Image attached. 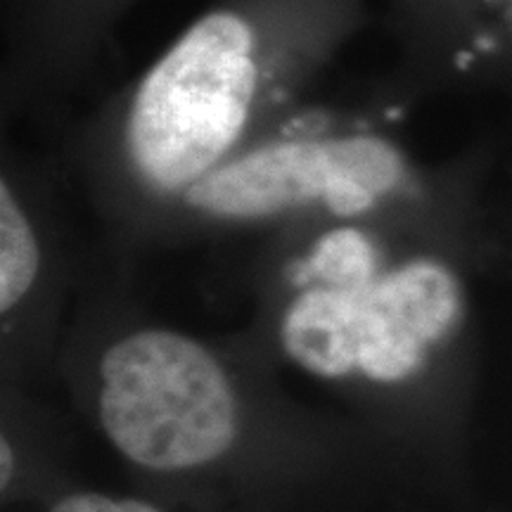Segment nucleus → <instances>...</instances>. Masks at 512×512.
I'll return each mask as SVG.
<instances>
[{
	"mask_svg": "<svg viewBox=\"0 0 512 512\" xmlns=\"http://www.w3.org/2000/svg\"><path fill=\"white\" fill-rule=\"evenodd\" d=\"M361 19V0H221L107 112L98 152L145 190L181 197L299 110Z\"/></svg>",
	"mask_w": 512,
	"mask_h": 512,
	"instance_id": "nucleus-1",
	"label": "nucleus"
},
{
	"mask_svg": "<svg viewBox=\"0 0 512 512\" xmlns=\"http://www.w3.org/2000/svg\"><path fill=\"white\" fill-rule=\"evenodd\" d=\"M425 192L427 171L392 126L294 110L181 200L202 214L235 221L306 207L356 219L394 197L420 200Z\"/></svg>",
	"mask_w": 512,
	"mask_h": 512,
	"instance_id": "nucleus-2",
	"label": "nucleus"
},
{
	"mask_svg": "<svg viewBox=\"0 0 512 512\" xmlns=\"http://www.w3.org/2000/svg\"><path fill=\"white\" fill-rule=\"evenodd\" d=\"M100 415L124 456L157 470L209 463L235 437V401L221 368L200 344L164 330L107 351Z\"/></svg>",
	"mask_w": 512,
	"mask_h": 512,
	"instance_id": "nucleus-3",
	"label": "nucleus"
},
{
	"mask_svg": "<svg viewBox=\"0 0 512 512\" xmlns=\"http://www.w3.org/2000/svg\"><path fill=\"white\" fill-rule=\"evenodd\" d=\"M297 287L306 325L330 368L337 375L361 368L382 382L411 375L463 309L456 273L430 256L377 271L373 280L349 290Z\"/></svg>",
	"mask_w": 512,
	"mask_h": 512,
	"instance_id": "nucleus-4",
	"label": "nucleus"
},
{
	"mask_svg": "<svg viewBox=\"0 0 512 512\" xmlns=\"http://www.w3.org/2000/svg\"><path fill=\"white\" fill-rule=\"evenodd\" d=\"M406 91L512 95V0H387Z\"/></svg>",
	"mask_w": 512,
	"mask_h": 512,
	"instance_id": "nucleus-5",
	"label": "nucleus"
},
{
	"mask_svg": "<svg viewBox=\"0 0 512 512\" xmlns=\"http://www.w3.org/2000/svg\"><path fill=\"white\" fill-rule=\"evenodd\" d=\"M138 0H17L24 62L38 81L67 83L105 46L114 22Z\"/></svg>",
	"mask_w": 512,
	"mask_h": 512,
	"instance_id": "nucleus-6",
	"label": "nucleus"
},
{
	"mask_svg": "<svg viewBox=\"0 0 512 512\" xmlns=\"http://www.w3.org/2000/svg\"><path fill=\"white\" fill-rule=\"evenodd\" d=\"M41 268V247L29 216L15 195V185L0 183V309H10L27 297Z\"/></svg>",
	"mask_w": 512,
	"mask_h": 512,
	"instance_id": "nucleus-7",
	"label": "nucleus"
},
{
	"mask_svg": "<svg viewBox=\"0 0 512 512\" xmlns=\"http://www.w3.org/2000/svg\"><path fill=\"white\" fill-rule=\"evenodd\" d=\"M53 512H159L152 505L140 501H112L98 494H79L64 498Z\"/></svg>",
	"mask_w": 512,
	"mask_h": 512,
	"instance_id": "nucleus-8",
	"label": "nucleus"
},
{
	"mask_svg": "<svg viewBox=\"0 0 512 512\" xmlns=\"http://www.w3.org/2000/svg\"><path fill=\"white\" fill-rule=\"evenodd\" d=\"M0 460H3V486H5L12 475V451L8 441H3V456H0Z\"/></svg>",
	"mask_w": 512,
	"mask_h": 512,
	"instance_id": "nucleus-9",
	"label": "nucleus"
}]
</instances>
